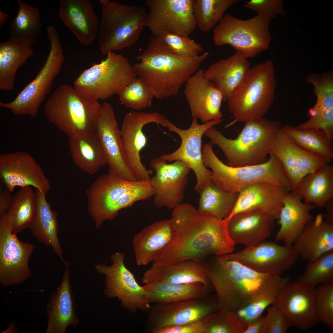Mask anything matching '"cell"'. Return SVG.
Here are the masks:
<instances>
[{
    "label": "cell",
    "mask_w": 333,
    "mask_h": 333,
    "mask_svg": "<svg viewBox=\"0 0 333 333\" xmlns=\"http://www.w3.org/2000/svg\"><path fill=\"white\" fill-rule=\"evenodd\" d=\"M222 256L271 275H281L294 265L298 258L293 245H282L264 241L239 252Z\"/></svg>",
    "instance_id": "21"
},
{
    "label": "cell",
    "mask_w": 333,
    "mask_h": 333,
    "mask_svg": "<svg viewBox=\"0 0 333 333\" xmlns=\"http://www.w3.org/2000/svg\"><path fill=\"white\" fill-rule=\"evenodd\" d=\"M64 263L65 268L61 284L51 294L46 305V333H65L68 326L75 327L79 323L70 284L69 263L67 261Z\"/></svg>",
    "instance_id": "28"
},
{
    "label": "cell",
    "mask_w": 333,
    "mask_h": 333,
    "mask_svg": "<svg viewBox=\"0 0 333 333\" xmlns=\"http://www.w3.org/2000/svg\"><path fill=\"white\" fill-rule=\"evenodd\" d=\"M50 44L46 61L35 78L12 101L0 102V107L16 115H37L40 106L51 91L53 81L60 72L64 56L58 32L55 28L47 31Z\"/></svg>",
    "instance_id": "11"
},
{
    "label": "cell",
    "mask_w": 333,
    "mask_h": 333,
    "mask_svg": "<svg viewBox=\"0 0 333 333\" xmlns=\"http://www.w3.org/2000/svg\"><path fill=\"white\" fill-rule=\"evenodd\" d=\"M204 333H244L246 326L236 313L219 310L203 319Z\"/></svg>",
    "instance_id": "48"
},
{
    "label": "cell",
    "mask_w": 333,
    "mask_h": 333,
    "mask_svg": "<svg viewBox=\"0 0 333 333\" xmlns=\"http://www.w3.org/2000/svg\"><path fill=\"white\" fill-rule=\"evenodd\" d=\"M204 71L198 69L185 83L184 93L193 117L205 123L221 119L220 110L223 96L212 82L204 76Z\"/></svg>",
    "instance_id": "25"
},
{
    "label": "cell",
    "mask_w": 333,
    "mask_h": 333,
    "mask_svg": "<svg viewBox=\"0 0 333 333\" xmlns=\"http://www.w3.org/2000/svg\"><path fill=\"white\" fill-rule=\"evenodd\" d=\"M198 210L200 212L223 220L226 217L233 208L238 193H230L219 187L212 182L199 194Z\"/></svg>",
    "instance_id": "45"
},
{
    "label": "cell",
    "mask_w": 333,
    "mask_h": 333,
    "mask_svg": "<svg viewBox=\"0 0 333 333\" xmlns=\"http://www.w3.org/2000/svg\"><path fill=\"white\" fill-rule=\"evenodd\" d=\"M306 81L312 84L316 101L308 111L309 119L300 125L302 129L314 128L324 131L333 138V73H312L307 76Z\"/></svg>",
    "instance_id": "26"
},
{
    "label": "cell",
    "mask_w": 333,
    "mask_h": 333,
    "mask_svg": "<svg viewBox=\"0 0 333 333\" xmlns=\"http://www.w3.org/2000/svg\"><path fill=\"white\" fill-rule=\"evenodd\" d=\"M221 119L209 121L199 124L197 118L193 117L191 124L188 129H180L166 118L161 125L169 131L176 133L180 137L181 143L179 148L169 154L162 155L160 157L171 162L180 161L194 172L196 178L195 190L199 193L206 186L212 182L211 171L204 165L201 151V139L203 134L209 128L220 123Z\"/></svg>",
    "instance_id": "14"
},
{
    "label": "cell",
    "mask_w": 333,
    "mask_h": 333,
    "mask_svg": "<svg viewBox=\"0 0 333 333\" xmlns=\"http://www.w3.org/2000/svg\"><path fill=\"white\" fill-rule=\"evenodd\" d=\"M290 281L288 276L270 275L245 298L236 313L246 326L273 304L281 290Z\"/></svg>",
    "instance_id": "37"
},
{
    "label": "cell",
    "mask_w": 333,
    "mask_h": 333,
    "mask_svg": "<svg viewBox=\"0 0 333 333\" xmlns=\"http://www.w3.org/2000/svg\"><path fill=\"white\" fill-rule=\"evenodd\" d=\"M88 211L97 228L112 220L120 210L154 195L150 181H130L109 173L97 178L86 190Z\"/></svg>",
    "instance_id": "4"
},
{
    "label": "cell",
    "mask_w": 333,
    "mask_h": 333,
    "mask_svg": "<svg viewBox=\"0 0 333 333\" xmlns=\"http://www.w3.org/2000/svg\"><path fill=\"white\" fill-rule=\"evenodd\" d=\"M59 16L63 23L84 46L97 38L99 22L91 3L87 0H60Z\"/></svg>",
    "instance_id": "30"
},
{
    "label": "cell",
    "mask_w": 333,
    "mask_h": 333,
    "mask_svg": "<svg viewBox=\"0 0 333 333\" xmlns=\"http://www.w3.org/2000/svg\"><path fill=\"white\" fill-rule=\"evenodd\" d=\"M93 132L109 166V173L122 179L137 181L127 164L122 151L120 130L110 103L105 102Z\"/></svg>",
    "instance_id": "23"
},
{
    "label": "cell",
    "mask_w": 333,
    "mask_h": 333,
    "mask_svg": "<svg viewBox=\"0 0 333 333\" xmlns=\"http://www.w3.org/2000/svg\"><path fill=\"white\" fill-rule=\"evenodd\" d=\"M173 231L171 219L144 227L133 240L136 262L144 266L153 262L171 240Z\"/></svg>",
    "instance_id": "34"
},
{
    "label": "cell",
    "mask_w": 333,
    "mask_h": 333,
    "mask_svg": "<svg viewBox=\"0 0 333 333\" xmlns=\"http://www.w3.org/2000/svg\"><path fill=\"white\" fill-rule=\"evenodd\" d=\"M281 127L280 122L262 117L245 122L243 128L235 139L225 137L213 126L204 135L210 139L209 144L218 146L232 167L255 165L266 162L270 146L277 131Z\"/></svg>",
    "instance_id": "3"
},
{
    "label": "cell",
    "mask_w": 333,
    "mask_h": 333,
    "mask_svg": "<svg viewBox=\"0 0 333 333\" xmlns=\"http://www.w3.org/2000/svg\"><path fill=\"white\" fill-rule=\"evenodd\" d=\"M147 300L150 304H161L185 300L202 298L217 301L216 296L212 294V290L203 284L193 283L177 284L166 282H152L143 286Z\"/></svg>",
    "instance_id": "38"
},
{
    "label": "cell",
    "mask_w": 333,
    "mask_h": 333,
    "mask_svg": "<svg viewBox=\"0 0 333 333\" xmlns=\"http://www.w3.org/2000/svg\"><path fill=\"white\" fill-rule=\"evenodd\" d=\"M202 159L204 166L211 170L212 182L222 190L237 193L243 187L258 183H270L291 190L289 179L278 157L270 152L269 159L257 165L232 167L222 162L209 143L203 146Z\"/></svg>",
    "instance_id": "5"
},
{
    "label": "cell",
    "mask_w": 333,
    "mask_h": 333,
    "mask_svg": "<svg viewBox=\"0 0 333 333\" xmlns=\"http://www.w3.org/2000/svg\"><path fill=\"white\" fill-rule=\"evenodd\" d=\"M282 0H250L245 1L244 6L257 13L275 19L278 15L284 16Z\"/></svg>",
    "instance_id": "52"
},
{
    "label": "cell",
    "mask_w": 333,
    "mask_h": 333,
    "mask_svg": "<svg viewBox=\"0 0 333 333\" xmlns=\"http://www.w3.org/2000/svg\"><path fill=\"white\" fill-rule=\"evenodd\" d=\"M159 113L132 110L124 116L120 129L122 147L125 162L137 181H150L154 171L147 170L142 163L140 153L146 146L147 139L143 132L146 124L161 125L166 119Z\"/></svg>",
    "instance_id": "17"
},
{
    "label": "cell",
    "mask_w": 333,
    "mask_h": 333,
    "mask_svg": "<svg viewBox=\"0 0 333 333\" xmlns=\"http://www.w3.org/2000/svg\"><path fill=\"white\" fill-rule=\"evenodd\" d=\"M204 264L205 273L216 294L219 310L236 312L245 298L271 275L222 256L204 261Z\"/></svg>",
    "instance_id": "8"
},
{
    "label": "cell",
    "mask_w": 333,
    "mask_h": 333,
    "mask_svg": "<svg viewBox=\"0 0 333 333\" xmlns=\"http://www.w3.org/2000/svg\"><path fill=\"white\" fill-rule=\"evenodd\" d=\"M172 237L153 262L171 264L184 261H204L211 255L231 253L235 244L228 222L201 212L192 205L181 203L173 209Z\"/></svg>",
    "instance_id": "1"
},
{
    "label": "cell",
    "mask_w": 333,
    "mask_h": 333,
    "mask_svg": "<svg viewBox=\"0 0 333 333\" xmlns=\"http://www.w3.org/2000/svg\"><path fill=\"white\" fill-rule=\"evenodd\" d=\"M102 15L97 37L103 55L136 43L145 27L147 12L142 6L100 0Z\"/></svg>",
    "instance_id": "9"
},
{
    "label": "cell",
    "mask_w": 333,
    "mask_h": 333,
    "mask_svg": "<svg viewBox=\"0 0 333 333\" xmlns=\"http://www.w3.org/2000/svg\"><path fill=\"white\" fill-rule=\"evenodd\" d=\"M259 210L241 212L232 216L228 222L229 235L235 244L249 248L269 237L274 228V220Z\"/></svg>",
    "instance_id": "29"
},
{
    "label": "cell",
    "mask_w": 333,
    "mask_h": 333,
    "mask_svg": "<svg viewBox=\"0 0 333 333\" xmlns=\"http://www.w3.org/2000/svg\"><path fill=\"white\" fill-rule=\"evenodd\" d=\"M293 246L298 257L307 262L333 251V223L318 215L306 225Z\"/></svg>",
    "instance_id": "33"
},
{
    "label": "cell",
    "mask_w": 333,
    "mask_h": 333,
    "mask_svg": "<svg viewBox=\"0 0 333 333\" xmlns=\"http://www.w3.org/2000/svg\"><path fill=\"white\" fill-rule=\"evenodd\" d=\"M251 68L247 59L236 52L228 58L211 64L204 72L205 77L220 91L223 100L227 101Z\"/></svg>",
    "instance_id": "35"
},
{
    "label": "cell",
    "mask_w": 333,
    "mask_h": 333,
    "mask_svg": "<svg viewBox=\"0 0 333 333\" xmlns=\"http://www.w3.org/2000/svg\"><path fill=\"white\" fill-rule=\"evenodd\" d=\"M272 305L284 314L290 327L305 330L320 322L315 288L297 280L290 281L282 288Z\"/></svg>",
    "instance_id": "19"
},
{
    "label": "cell",
    "mask_w": 333,
    "mask_h": 333,
    "mask_svg": "<svg viewBox=\"0 0 333 333\" xmlns=\"http://www.w3.org/2000/svg\"><path fill=\"white\" fill-rule=\"evenodd\" d=\"M288 191L283 187L265 183L246 186L238 192L233 208L224 219L228 222L232 216L237 213L259 210L274 220L278 219L284 197Z\"/></svg>",
    "instance_id": "27"
},
{
    "label": "cell",
    "mask_w": 333,
    "mask_h": 333,
    "mask_svg": "<svg viewBox=\"0 0 333 333\" xmlns=\"http://www.w3.org/2000/svg\"><path fill=\"white\" fill-rule=\"evenodd\" d=\"M326 213L322 214L323 219L332 223H333V200L331 199L328 201L325 204Z\"/></svg>",
    "instance_id": "57"
},
{
    "label": "cell",
    "mask_w": 333,
    "mask_h": 333,
    "mask_svg": "<svg viewBox=\"0 0 333 333\" xmlns=\"http://www.w3.org/2000/svg\"><path fill=\"white\" fill-rule=\"evenodd\" d=\"M35 248L20 241L8 225L5 213L0 218V284L7 287L21 284L31 276L29 261Z\"/></svg>",
    "instance_id": "16"
},
{
    "label": "cell",
    "mask_w": 333,
    "mask_h": 333,
    "mask_svg": "<svg viewBox=\"0 0 333 333\" xmlns=\"http://www.w3.org/2000/svg\"><path fill=\"white\" fill-rule=\"evenodd\" d=\"M18 10L9 22L10 39L31 46L42 35L40 13L37 7L17 0Z\"/></svg>",
    "instance_id": "42"
},
{
    "label": "cell",
    "mask_w": 333,
    "mask_h": 333,
    "mask_svg": "<svg viewBox=\"0 0 333 333\" xmlns=\"http://www.w3.org/2000/svg\"><path fill=\"white\" fill-rule=\"evenodd\" d=\"M297 281L314 288L333 283V251L324 254L314 261L307 262L304 272Z\"/></svg>",
    "instance_id": "47"
},
{
    "label": "cell",
    "mask_w": 333,
    "mask_h": 333,
    "mask_svg": "<svg viewBox=\"0 0 333 333\" xmlns=\"http://www.w3.org/2000/svg\"><path fill=\"white\" fill-rule=\"evenodd\" d=\"M193 0H145L148 10L145 27L152 35L166 34L188 36L195 29Z\"/></svg>",
    "instance_id": "15"
},
{
    "label": "cell",
    "mask_w": 333,
    "mask_h": 333,
    "mask_svg": "<svg viewBox=\"0 0 333 333\" xmlns=\"http://www.w3.org/2000/svg\"><path fill=\"white\" fill-rule=\"evenodd\" d=\"M35 209V192L30 186L21 188L13 196L10 206L5 212L11 231L17 234L28 228Z\"/></svg>",
    "instance_id": "43"
},
{
    "label": "cell",
    "mask_w": 333,
    "mask_h": 333,
    "mask_svg": "<svg viewBox=\"0 0 333 333\" xmlns=\"http://www.w3.org/2000/svg\"><path fill=\"white\" fill-rule=\"evenodd\" d=\"M101 109L98 101L63 84L47 100L44 113L50 122L70 138L93 132Z\"/></svg>",
    "instance_id": "7"
},
{
    "label": "cell",
    "mask_w": 333,
    "mask_h": 333,
    "mask_svg": "<svg viewBox=\"0 0 333 333\" xmlns=\"http://www.w3.org/2000/svg\"><path fill=\"white\" fill-rule=\"evenodd\" d=\"M149 164L156 171L150 181L154 192V205L173 209L183 201L191 168L180 161L168 164L160 157H154Z\"/></svg>",
    "instance_id": "20"
},
{
    "label": "cell",
    "mask_w": 333,
    "mask_h": 333,
    "mask_svg": "<svg viewBox=\"0 0 333 333\" xmlns=\"http://www.w3.org/2000/svg\"><path fill=\"white\" fill-rule=\"evenodd\" d=\"M0 177L11 192L16 187L32 186L46 193L50 188L41 166L30 154L24 151L0 155Z\"/></svg>",
    "instance_id": "24"
},
{
    "label": "cell",
    "mask_w": 333,
    "mask_h": 333,
    "mask_svg": "<svg viewBox=\"0 0 333 333\" xmlns=\"http://www.w3.org/2000/svg\"><path fill=\"white\" fill-rule=\"evenodd\" d=\"M238 0H193V14L197 26L204 32L216 27L225 11Z\"/></svg>",
    "instance_id": "46"
},
{
    "label": "cell",
    "mask_w": 333,
    "mask_h": 333,
    "mask_svg": "<svg viewBox=\"0 0 333 333\" xmlns=\"http://www.w3.org/2000/svg\"><path fill=\"white\" fill-rule=\"evenodd\" d=\"M281 129L305 150L324 158H333V140L323 130L314 128L298 129L290 125Z\"/></svg>",
    "instance_id": "44"
},
{
    "label": "cell",
    "mask_w": 333,
    "mask_h": 333,
    "mask_svg": "<svg viewBox=\"0 0 333 333\" xmlns=\"http://www.w3.org/2000/svg\"><path fill=\"white\" fill-rule=\"evenodd\" d=\"M316 307L319 321L333 329V283L315 288Z\"/></svg>",
    "instance_id": "51"
},
{
    "label": "cell",
    "mask_w": 333,
    "mask_h": 333,
    "mask_svg": "<svg viewBox=\"0 0 333 333\" xmlns=\"http://www.w3.org/2000/svg\"><path fill=\"white\" fill-rule=\"evenodd\" d=\"M270 20L261 14L243 20L226 14L214 29V42L218 46L230 45L246 59L255 57L269 47Z\"/></svg>",
    "instance_id": "12"
},
{
    "label": "cell",
    "mask_w": 333,
    "mask_h": 333,
    "mask_svg": "<svg viewBox=\"0 0 333 333\" xmlns=\"http://www.w3.org/2000/svg\"><path fill=\"white\" fill-rule=\"evenodd\" d=\"M265 316H260L246 326L244 333H261Z\"/></svg>",
    "instance_id": "56"
},
{
    "label": "cell",
    "mask_w": 333,
    "mask_h": 333,
    "mask_svg": "<svg viewBox=\"0 0 333 333\" xmlns=\"http://www.w3.org/2000/svg\"><path fill=\"white\" fill-rule=\"evenodd\" d=\"M270 152L275 155L282 163L292 191L296 190L306 175L332 161L305 150L281 128L272 140Z\"/></svg>",
    "instance_id": "18"
},
{
    "label": "cell",
    "mask_w": 333,
    "mask_h": 333,
    "mask_svg": "<svg viewBox=\"0 0 333 333\" xmlns=\"http://www.w3.org/2000/svg\"><path fill=\"white\" fill-rule=\"evenodd\" d=\"M8 190L0 193V216H2L10 208L13 196Z\"/></svg>",
    "instance_id": "55"
},
{
    "label": "cell",
    "mask_w": 333,
    "mask_h": 333,
    "mask_svg": "<svg viewBox=\"0 0 333 333\" xmlns=\"http://www.w3.org/2000/svg\"><path fill=\"white\" fill-rule=\"evenodd\" d=\"M69 144L74 163L87 173L94 174L107 164L100 144L93 132L69 138Z\"/></svg>",
    "instance_id": "41"
},
{
    "label": "cell",
    "mask_w": 333,
    "mask_h": 333,
    "mask_svg": "<svg viewBox=\"0 0 333 333\" xmlns=\"http://www.w3.org/2000/svg\"><path fill=\"white\" fill-rule=\"evenodd\" d=\"M142 282L145 284L156 282L177 284L199 282L214 290L205 273L204 261L188 260L171 264L153 262L144 273Z\"/></svg>",
    "instance_id": "32"
},
{
    "label": "cell",
    "mask_w": 333,
    "mask_h": 333,
    "mask_svg": "<svg viewBox=\"0 0 333 333\" xmlns=\"http://www.w3.org/2000/svg\"><path fill=\"white\" fill-rule=\"evenodd\" d=\"M294 192L304 202L323 208L333 198V165L327 164L306 175Z\"/></svg>",
    "instance_id": "39"
},
{
    "label": "cell",
    "mask_w": 333,
    "mask_h": 333,
    "mask_svg": "<svg viewBox=\"0 0 333 333\" xmlns=\"http://www.w3.org/2000/svg\"><path fill=\"white\" fill-rule=\"evenodd\" d=\"M31 46L12 39L0 43V89L12 91L19 68L34 54Z\"/></svg>",
    "instance_id": "40"
},
{
    "label": "cell",
    "mask_w": 333,
    "mask_h": 333,
    "mask_svg": "<svg viewBox=\"0 0 333 333\" xmlns=\"http://www.w3.org/2000/svg\"><path fill=\"white\" fill-rule=\"evenodd\" d=\"M158 37L173 53L179 56L194 57L199 55L204 50L201 45L188 35L166 34Z\"/></svg>",
    "instance_id": "50"
},
{
    "label": "cell",
    "mask_w": 333,
    "mask_h": 333,
    "mask_svg": "<svg viewBox=\"0 0 333 333\" xmlns=\"http://www.w3.org/2000/svg\"><path fill=\"white\" fill-rule=\"evenodd\" d=\"M219 310L218 302L194 298L150 306L146 327L154 330L170 325L188 324L201 320Z\"/></svg>",
    "instance_id": "22"
},
{
    "label": "cell",
    "mask_w": 333,
    "mask_h": 333,
    "mask_svg": "<svg viewBox=\"0 0 333 333\" xmlns=\"http://www.w3.org/2000/svg\"><path fill=\"white\" fill-rule=\"evenodd\" d=\"M202 319L188 324L167 326L155 329L151 333H204Z\"/></svg>",
    "instance_id": "54"
},
{
    "label": "cell",
    "mask_w": 333,
    "mask_h": 333,
    "mask_svg": "<svg viewBox=\"0 0 333 333\" xmlns=\"http://www.w3.org/2000/svg\"><path fill=\"white\" fill-rule=\"evenodd\" d=\"M98 63L85 69L73 82L81 94L98 101L120 94L137 78L133 65L122 55L109 52Z\"/></svg>",
    "instance_id": "10"
},
{
    "label": "cell",
    "mask_w": 333,
    "mask_h": 333,
    "mask_svg": "<svg viewBox=\"0 0 333 333\" xmlns=\"http://www.w3.org/2000/svg\"><path fill=\"white\" fill-rule=\"evenodd\" d=\"M123 253L112 254L110 266L97 264L94 267L97 273L105 275V295L108 298H117L121 305L130 312L138 310L147 313L150 306L147 302L146 291L138 283L133 274L124 264Z\"/></svg>",
    "instance_id": "13"
},
{
    "label": "cell",
    "mask_w": 333,
    "mask_h": 333,
    "mask_svg": "<svg viewBox=\"0 0 333 333\" xmlns=\"http://www.w3.org/2000/svg\"><path fill=\"white\" fill-rule=\"evenodd\" d=\"M8 15L6 13L0 11V26L2 27L8 20Z\"/></svg>",
    "instance_id": "58"
},
{
    "label": "cell",
    "mask_w": 333,
    "mask_h": 333,
    "mask_svg": "<svg viewBox=\"0 0 333 333\" xmlns=\"http://www.w3.org/2000/svg\"><path fill=\"white\" fill-rule=\"evenodd\" d=\"M208 53L194 57L173 53L158 37L152 35L147 47L133 66L137 76L160 100L177 95L181 86L198 69Z\"/></svg>",
    "instance_id": "2"
},
{
    "label": "cell",
    "mask_w": 333,
    "mask_h": 333,
    "mask_svg": "<svg viewBox=\"0 0 333 333\" xmlns=\"http://www.w3.org/2000/svg\"><path fill=\"white\" fill-rule=\"evenodd\" d=\"M290 327L281 310L273 305L268 307L261 333H286Z\"/></svg>",
    "instance_id": "53"
},
{
    "label": "cell",
    "mask_w": 333,
    "mask_h": 333,
    "mask_svg": "<svg viewBox=\"0 0 333 333\" xmlns=\"http://www.w3.org/2000/svg\"><path fill=\"white\" fill-rule=\"evenodd\" d=\"M276 84L272 60L251 68L227 100L228 110L235 119L230 125L263 117L274 102Z\"/></svg>",
    "instance_id": "6"
},
{
    "label": "cell",
    "mask_w": 333,
    "mask_h": 333,
    "mask_svg": "<svg viewBox=\"0 0 333 333\" xmlns=\"http://www.w3.org/2000/svg\"><path fill=\"white\" fill-rule=\"evenodd\" d=\"M302 198L292 191L288 192L284 197L278 219L280 227L275 238L284 245H293L306 225L314 218L310 212L316 206L302 202Z\"/></svg>",
    "instance_id": "31"
},
{
    "label": "cell",
    "mask_w": 333,
    "mask_h": 333,
    "mask_svg": "<svg viewBox=\"0 0 333 333\" xmlns=\"http://www.w3.org/2000/svg\"><path fill=\"white\" fill-rule=\"evenodd\" d=\"M36 209L33 219L28 228L40 243L51 247L64 263L63 251L58 237L59 224L57 212L52 210L47 201L46 193L36 189Z\"/></svg>",
    "instance_id": "36"
},
{
    "label": "cell",
    "mask_w": 333,
    "mask_h": 333,
    "mask_svg": "<svg viewBox=\"0 0 333 333\" xmlns=\"http://www.w3.org/2000/svg\"><path fill=\"white\" fill-rule=\"evenodd\" d=\"M119 100L125 107L138 110L151 108L154 92L141 78H137L118 95Z\"/></svg>",
    "instance_id": "49"
}]
</instances>
